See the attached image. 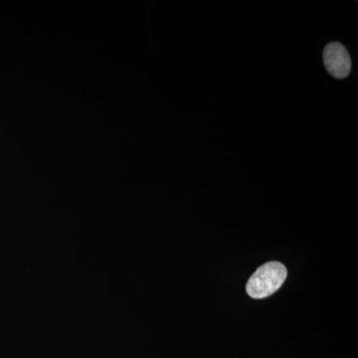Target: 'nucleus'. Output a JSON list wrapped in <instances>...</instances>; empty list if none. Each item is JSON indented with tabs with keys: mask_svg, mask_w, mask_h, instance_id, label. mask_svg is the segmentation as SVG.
Listing matches in <instances>:
<instances>
[{
	"mask_svg": "<svg viewBox=\"0 0 358 358\" xmlns=\"http://www.w3.org/2000/svg\"><path fill=\"white\" fill-rule=\"evenodd\" d=\"M327 70L336 79L348 77L352 69V60L345 47L338 42L327 44L324 50Z\"/></svg>",
	"mask_w": 358,
	"mask_h": 358,
	"instance_id": "f03ea898",
	"label": "nucleus"
},
{
	"mask_svg": "<svg viewBox=\"0 0 358 358\" xmlns=\"http://www.w3.org/2000/svg\"><path fill=\"white\" fill-rule=\"evenodd\" d=\"M287 268L282 263L268 262L257 268L246 285V292L251 298H267L281 288L286 280Z\"/></svg>",
	"mask_w": 358,
	"mask_h": 358,
	"instance_id": "f257e3e1",
	"label": "nucleus"
}]
</instances>
